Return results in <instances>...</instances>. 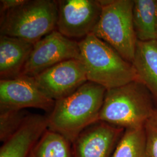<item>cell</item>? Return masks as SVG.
<instances>
[{"instance_id": "1", "label": "cell", "mask_w": 157, "mask_h": 157, "mask_svg": "<svg viewBox=\"0 0 157 157\" xmlns=\"http://www.w3.org/2000/svg\"><path fill=\"white\" fill-rule=\"evenodd\" d=\"M107 89L87 81L73 93L56 101L48 117V129L71 143L83 130L99 121Z\"/></svg>"}, {"instance_id": "2", "label": "cell", "mask_w": 157, "mask_h": 157, "mask_svg": "<svg viewBox=\"0 0 157 157\" xmlns=\"http://www.w3.org/2000/svg\"><path fill=\"white\" fill-rule=\"evenodd\" d=\"M78 44L79 59L88 81L108 90L138 80L133 64L94 34L78 41Z\"/></svg>"}, {"instance_id": "3", "label": "cell", "mask_w": 157, "mask_h": 157, "mask_svg": "<svg viewBox=\"0 0 157 157\" xmlns=\"http://www.w3.org/2000/svg\"><path fill=\"white\" fill-rule=\"evenodd\" d=\"M151 94L139 80L107 90L99 121L124 129L144 126L155 110Z\"/></svg>"}, {"instance_id": "4", "label": "cell", "mask_w": 157, "mask_h": 157, "mask_svg": "<svg viewBox=\"0 0 157 157\" xmlns=\"http://www.w3.org/2000/svg\"><path fill=\"white\" fill-rule=\"evenodd\" d=\"M58 1L26 0L1 15V35L35 44L56 30Z\"/></svg>"}, {"instance_id": "5", "label": "cell", "mask_w": 157, "mask_h": 157, "mask_svg": "<svg viewBox=\"0 0 157 157\" xmlns=\"http://www.w3.org/2000/svg\"><path fill=\"white\" fill-rule=\"evenodd\" d=\"M100 2L101 15L93 34L110 45L125 60L132 63L138 41L133 19L134 1Z\"/></svg>"}, {"instance_id": "6", "label": "cell", "mask_w": 157, "mask_h": 157, "mask_svg": "<svg viewBox=\"0 0 157 157\" xmlns=\"http://www.w3.org/2000/svg\"><path fill=\"white\" fill-rule=\"evenodd\" d=\"M79 58L78 41L56 30L34 44L21 76L34 77L60 62Z\"/></svg>"}, {"instance_id": "7", "label": "cell", "mask_w": 157, "mask_h": 157, "mask_svg": "<svg viewBox=\"0 0 157 157\" xmlns=\"http://www.w3.org/2000/svg\"><path fill=\"white\" fill-rule=\"evenodd\" d=\"M101 11L100 1H58L56 30L69 39H83L93 33Z\"/></svg>"}, {"instance_id": "8", "label": "cell", "mask_w": 157, "mask_h": 157, "mask_svg": "<svg viewBox=\"0 0 157 157\" xmlns=\"http://www.w3.org/2000/svg\"><path fill=\"white\" fill-rule=\"evenodd\" d=\"M55 103L40 89L33 77L20 76L0 80V109L34 108L50 113Z\"/></svg>"}, {"instance_id": "9", "label": "cell", "mask_w": 157, "mask_h": 157, "mask_svg": "<svg viewBox=\"0 0 157 157\" xmlns=\"http://www.w3.org/2000/svg\"><path fill=\"white\" fill-rule=\"evenodd\" d=\"M33 78L40 89L54 101L72 94L88 81L84 66L78 59L60 62Z\"/></svg>"}, {"instance_id": "10", "label": "cell", "mask_w": 157, "mask_h": 157, "mask_svg": "<svg viewBox=\"0 0 157 157\" xmlns=\"http://www.w3.org/2000/svg\"><path fill=\"white\" fill-rule=\"evenodd\" d=\"M124 130L101 121L91 124L71 143L72 157H111Z\"/></svg>"}, {"instance_id": "11", "label": "cell", "mask_w": 157, "mask_h": 157, "mask_svg": "<svg viewBox=\"0 0 157 157\" xmlns=\"http://www.w3.org/2000/svg\"><path fill=\"white\" fill-rule=\"evenodd\" d=\"M48 129L47 116L28 114L17 131L2 143L0 157H28Z\"/></svg>"}, {"instance_id": "12", "label": "cell", "mask_w": 157, "mask_h": 157, "mask_svg": "<svg viewBox=\"0 0 157 157\" xmlns=\"http://www.w3.org/2000/svg\"><path fill=\"white\" fill-rule=\"evenodd\" d=\"M24 40L0 36V78L7 80L21 75L33 48Z\"/></svg>"}, {"instance_id": "13", "label": "cell", "mask_w": 157, "mask_h": 157, "mask_svg": "<svg viewBox=\"0 0 157 157\" xmlns=\"http://www.w3.org/2000/svg\"><path fill=\"white\" fill-rule=\"evenodd\" d=\"M138 80L157 98V41H137L132 63Z\"/></svg>"}, {"instance_id": "14", "label": "cell", "mask_w": 157, "mask_h": 157, "mask_svg": "<svg viewBox=\"0 0 157 157\" xmlns=\"http://www.w3.org/2000/svg\"><path fill=\"white\" fill-rule=\"evenodd\" d=\"M157 0H134L133 19L137 40H157Z\"/></svg>"}, {"instance_id": "15", "label": "cell", "mask_w": 157, "mask_h": 157, "mask_svg": "<svg viewBox=\"0 0 157 157\" xmlns=\"http://www.w3.org/2000/svg\"><path fill=\"white\" fill-rule=\"evenodd\" d=\"M28 157H72V144L62 135L48 129Z\"/></svg>"}, {"instance_id": "16", "label": "cell", "mask_w": 157, "mask_h": 157, "mask_svg": "<svg viewBox=\"0 0 157 157\" xmlns=\"http://www.w3.org/2000/svg\"><path fill=\"white\" fill-rule=\"evenodd\" d=\"M111 157H150L144 126L125 129Z\"/></svg>"}, {"instance_id": "17", "label": "cell", "mask_w": 157, "mask_h": 157, "mask_svg": "<svg viewBox=\"0 0 157 157\" xmlns=\"http://www.w3.org/2000/svg\"><path fill=\"white\" fill-rule=\"evenodd\" d=\"M28 114L24 109H0L1 141L3 143L13 134Z\"/></svg>"}, {"instance_id": "18", "label": "cell", "mask_w": 157, "mask_h": 157, "mask_svg": "<svg viewBox=\"0 0 157 157\" xmlns=\"http://www.w3.org/2000/svg\"><path fill=\"white\" fill-rule=\"evenodd\" d=\"M147 151L150 157H157V109L144 124Z\"/></svg>"}, {"instance_id": "19", "label": "cell", "mask_w": 157, "mask_h": 157, "mask_svg": "<svg viewBox=\"0 0 157 157\" xmlns=\"http://www.w3.org/2000/svg\"><path fill=\"white\" fill-rule=\"evenodd\" d=\"M26 0H1L0 13L2 15L11 9L24 4Z\"/></svg>"}, {"instance_id": "20", "label": "cell", "mask_w": 157, "mask_h": 157, "mask_svg": "<svg viewBox=\"0 0 157 157\" xmlns=\"http://www.w3.org/2000/svg\"></svg>"}]
</instances>
